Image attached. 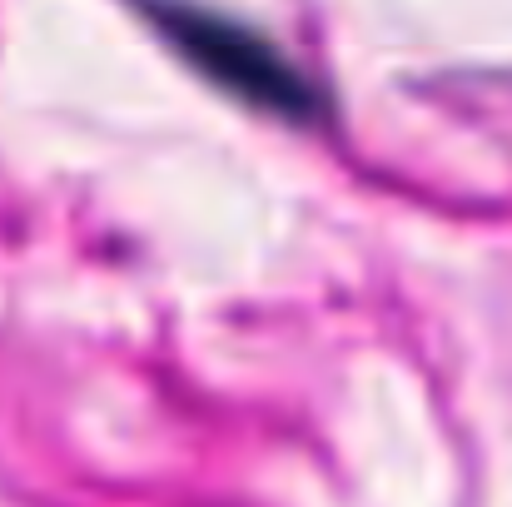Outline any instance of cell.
<instances>
[{"label": "cell", "instance_id": "6da1fadb", "mask_svg": "<svg viewBox=\"0 0 512 507\" xmlns=\"http://www.w3.org/2000/svg\"><path fill=\"white\" fill-rule=\"evenodd\" d=\"M135 5L189 70H199L214 90L234 95L239 105L279 115L289 125H324L334 115L329 90L239 15L199 0H135Z\"/></svg>", "mask_w": 512, "mask_h": 507}]
</instances>
